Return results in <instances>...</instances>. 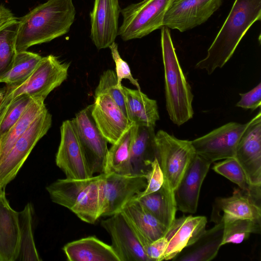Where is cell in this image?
<instances>
[{
    "label": "cell",
    "mask_w": 261,
    "mask_h": 261,
    "mask_svg": "<svg viewBox=\"0 0 261 261\" xmlns=\"http://www.w3.org/2000/svg\"><path fill=\"white\" fill-rule=\"evenodd\" d=\"M17 19L9 9L0 5V30Z\"/></svg>",
    "instance_id": "60d3db41"
},
{
    "label": "cell",
    "mask_w": 261,
    "mask_h": 261,
    "mask_svg": "<svg viewBox=\"0 0 261 261\" xmlns=\"http://www.w3.org/2000/svg\"><path fill=\"white\" fill-rule=\"evenodd\" d=\"M147 184L144 190L137 195L144 196L158 191L164 184V176L156 157L151 165L146 176Z\"/></svg>",
    "instance_id": "74e56055"
},
{
    "label": "cell",
    "mask_w": 261,
    "mask_h": 261,
    "mask_svg": "<svg viewBox=\"0 0 261 261\" xmlns=\"http://www.w3.org/2000/svg\"><path fill=\"white\" fill-rule=\"evenodd\" d=\"M19 245L18 212L11 207L4 191L0 196V261L16 260Z\"/></svg>",
    "instance_id": "44dd1931"
},
{
    "label": "cell",
    "mask_w": 261,
    "mask_h": 261,
    "mask_svg": "<svg viewBox=\"0 0 261 261\" xmlns=\"http://www.w3.org/2000/svg\"><path fill=\"white\" fill-rule=\"evenodd\" d=\"M44 99L33 98L19 120L0 137V162L12 146L29 128L35 119L46 109Z\"/></svg>",
    "instance_id": "83f0119b"
},
{
    "label": "cell",
    "mask_w": 261,
    "mask_h": 261,
    "mask_svg": "<svg viewBox=\"0 0 261 261\" xmlns=\"http://www.w3.org/2000/svg\"><path fill=\"white\" fill-rule=\"evenodd\" d=\"M70 63L62 62L52 55L42 57L33 73L21 84L7 86L1 89L0 123L11 103L23 96L45 99L67 79Z\"/></svg>",
    "instance_id": "5b68a950"
},
{
    "label": "cell",
    "mask_w": 261,
    "mask_h": 261,
    "mask_svg": "<svg viewBox=\"0 0 261 261\" xmlns=\"http://www.w3.org/2000/svg\"><path fill=\"white\" fill-rule=\"evenodd\" d=\"M51 122V115L45 109L17 139L0 162L1 188L5 189L15 177L35 146L50 128Z\"/></svg>",
    "instance_id": "9c48e42d"
},
{
    "label": "cell",
    "mask_w": 261,
    "mask_h": 261,
    "mask_svg": "<svg viewBox=\"0 0 261 261\" xmlns=\"http://www.w3.org/2000/svg\"><path fill=\"white\" fill-rule=\"evenodd\" d=\"M147 184L144 176L102 173L99 182L98 216H111L120 213Z\"/></svg>",
    "instance_id": "ba28073f"
},
{
    "label": "cell",
    "mask_w": 261,
    "mask_h": 261,
    "mask_svg": "<svg viewBox=\"0 0 261 261\" xmlns=\"http://www.w3.org/2000/svg\"><path fill=\"white\" fill-rule=\"evenodd\" d=\"M223 0H174L165 14L163 26L181 32L205 22Z\"/></svg>",
    "instance_id": "4fadbf2b"
},
{
    "label": "cell",
    "mask_w": 261,
    "mask_h": 261,
    "mask_svg": "<svg viewBox=\"0 0 261 261\" xmlns=\"http://www.w3.org/2000/svg\"><path fill=\"white\" fill-rule=\"evenodd\" d=\"M137 125H132L108 150L105 173L132 175L130 161V149Z\"/></svg>",
    "instance_id": "4316f807"
},
{
    "label": "cell",
    "mask_w": 261,
    "mask_h": 261,
    "mask_svg": "<svg viewBox=\"0 0 261 261\" xmlns=\"http://www.w3.org/2000/svg\"><path fill=\"white\" fill-rule=\"evenodd\" d=\"M3 92L1 90H0V101L2 99V97H3Z\"/></svg>",
    "instance_id": "7bdbcfd3"
},
{
    "label": "cell",
    "mask_w": 261,
    "mask_h": 261,
    "mask_svg": "<svg viewBox=\"0 0 261 261\" xmlns=\"http://www.w3.org/2000/svg\"><path fill=\"white\" fill-rule=\"evenodd\" d=\"M111 238V246L120 261H151L135 233L120 213L101 222Z\"/></svg>",
    "instance_id": "e0dca14e"
},
{
    "label": "cell",
    "mask_w": 261,
    "mask_h": 261,
    "mask_svg": "<svg viewBox=\"0 0 261 261\" xmlns=\"http://www.w3.org/2000/svg\"><path fill=\"white\" fill-rule=\"evenodd\" d=\"M155 126L138 125L130 154L132 175L146 176L156 158Z\"/></svg>",
    "instance_id": "603a6c76"
},
{
    "label": "cell",
    "mask_w": 261,
    "mask_h": 261,
    "mask_svg": "<svg viewBox=\"0 0 261 261\" xmlns=\"http://www.w3.org/2000/svg\"><path fill=\"white\" fill-rule=\"evenodd\" d=\"M234 158L251 185L261 187V112L249 121L236 148Z\"/></svg>",
    "instance_id": "5bb4252c"
},
{
    "label": "cell",
    "mask_w": 261,
    "mask_h": 261,
    "mask_svg": "<svg viewBox=\"0 0 261 261\" xmlns=\"http://www.w3.org/2000/svg\"><path fill=\"white\" fill-rule=\"evenodd\" d=\"M91 115L102 136L111 144L115 143L133 124L107 94L95 97Z\"/></svg>",
    "instance_id": "ac0fdd59"
},
{
    "label": "cell",
    "mask_w": 261,
    "mask_h": 261,
    "mask_svg": "<svg viewBox=\"0 0 261 261\" xmlns=\"http://www.w3.org/2000/svg\"><path fill=\"white\" fill-rule=\"evenodd\" d=\"M167 245L165 236L152 242L144 251L151 261L163 260V255Z\"/></svg>",
    "instance_id": "ab89813d"
},
{
    "label": "cell",
    "mask_w": 261,
    "mask_h": 261,
    "mask_svg": "<svg viewBox=\"0 0 261 261\" xmlns=\"http://www.w3.org/2000/svg\"><path fill=\"white\" fill-rule=\"evenodd\" d=\"M249 123L230 122L191 141L195 152L212 163L234 158L239 142Z\"/></svg>",
    "instance_id": "8fae6325"
},
{
    "label": "cell",
    "mask_w": 261,
    "mask_h": 261,
    "mask_svg": "<svg viewBox=\"0 0 261 261\" xmlns=\"http://www.w3.org/2000/svg\"><path fill=\"white\" fill-rule=\"evenodd\" d=\"M111 55L115 64V73L117 79L118 86L121 88V82L123 79L129 81L132 84L141 90L140 86L137 80L133 76L129 65L123 60L118 51V44L114 42L110 46Z\"/></svg>",
    "instance_id": "8d00e7d4"
},
{
    "label": "cell",
    "mask_w": 261,
    "mask_h": 261,
    "mask_svg": "<svg viewBox=\"0 0 261 261\" xmlns=\"http://www.w3.org/2000/svg\"><path fill=\"white\" fill-rule=\"evenodd\" d=\"M216 212L222 214L214 221H227L236 219H248L261 221L260 201L240 189H234L232 195L216 200Z\"/></svg>",
    "instance_id": "7402d4cb"
},
{
    "label": "cell",
    "mask_w": 261,
    "mask_h": 261,
    "mask_svg": "<svg viewBox=\"0 0 261 261\" xmlns=\"http://www.w3.org/2000/svg\"><path fill=\"white\" fill-rule=\"evenodd\" d=\"M60 133V143L56 156L57 166L67 178L81 179L92 177L93 174L88 165L72 120L63 122Z\"/></svg>",
    "instance_id": "7c38bea8"
},
{
    "label": "cell",
    "mask_w": 261,
    "mask_h": 261,
    "mask_svg": "<svg viewBox=\"0 0 261 261\" xmlns=\"http://www.w3.org/2000/svg\"><path fill=\"white\" fill-rule=\"evenodd\" d=\"M204 233L191 245L182 250L173 260L180 261H210L217 255L222 246L224 224L221 221Z\"/></svg>",
    "instance_id": "cb8c5ba5"
},
{
    "label": "cell",
    "mask_w": 261,
    "mask_h": 261,
    "mask_svg": "<svg viewBox=\"0 0 261 261\" xmlns=\"http://www.w3.org/2000/svg\"><path fill=\"white\" fill-rule=\"evenodd\" d=\"M19 20L0 30V82L12 68L17 53L15 41Z\"/></svg>",
    "instance_id": "1f68e13d"
},
{
    "label": "cell",
    "mask_w": 261,
    "mask_h": 261,
    "mask_svg": "<svg viewBox=\"0 0 261 261\" xmlns=\"http://www.w3.org/2000/svg\"><path fill=\"white\" fill-rule=\"evenodd\" d=\"M101 94H108L127 117L125 97L122 87L118 86L117 79L114 71L108 69L101 75L95 91V97Z\"/></svg>",
    "instance_id": "e575fe53"
},
{
    "label": "cell",
    "mask_w": 261,
    "mask_h": 261,
    "mask_svg": "<svg viewBox=\"0 0 261 261\" xmlns=\"http://www.w3.org/2000/svg\"><path fill=\"white\" fill-rule=\"evenodd\" d=\"M121 10L118 0H94L90 13V38L98 49L109 47L115 42Z\"/></svg>",
    "instance_id": "2e32d148"
},
{
    "label": "cell",
    "mask_w": 261,
    "mask_h": 261,
    "mask_svg": "<svg viewBox=\"0 0 261 261\" xmlns=\"http://www.w3.org/2000/svg\"><path fill=\"white\" fill-rule=\"evenodd\" d=\"M75 15L72 0H48L35 7L19 20L17 53L67 34Z\"/></svg>",
    "instance_id": "6da1fadb"
},
{
    "label": "cell",
    "mask_w": 261,
    "mask_h": 261,
    "mask_svg": "<svg viewBox=\"0 0 261 261\" xmlns=\"http://www.w3.org/2000/svg\"><path fill=\"white\" fill-rule=\"evenodd\" d=\"M211 164L196 153L174 192L177 211L190 214L196 212L201 187Z\"/></svg>",
    "instance_id": "9a60e30c"
},
{
    "label": "cell",
    "mask_w": 261,
    "mask_h": 261,
    "mask_svg": "<svg viewBox=\"0 0 261 261\" xmlns=\"http://www.w3.org/2000/svg\"><path fill=\"white\" fill-rule=\"evenodd\" d=\"M213 169L237 184L241 190L260 201L261 187H255L250 184L244 170L234 158L226 159L215 164Z\"/></svg>",
    "instance_id": "f546056e"
},
{
    "label": "cell",
    "mask_w": 261,
    "mask_h": 261,
    "mask_svg": "<svg viewBox=\"0 0 261 261\" xmlns=\"http://www.w3.org/2000/svg\"><path fill=\"white\" fill-rule=\"evenodd\" d=\"M92 105L80 111L71 120L92 174L105 173L108 142L97 127L91 115Z\"/></svg>",
    "instance_id": "30bf717a"
},
{
    "label": "cell",
    "mask_w": 261,
    "mask_h": 261,
    "mask_svg": "<svg viewBox=\"0 0 261 261\" xmlns=\"http://www.w3.org/2000/svg\"><path fill=\"white\" fill-rule=\"evenodd\" d=\"M223 222L224 232L222 245L228 243L240 244L246 240L251 233H260L261 231V221L236 219Z\"/></svg>",
    "instance_id": "d6a6232c"
},
{
    "label": "cell",
    "mask_w": 261,
    "mask_h": 261,
    "mask_svg": "<svg viewBox=\"0 0 261 261\" xmlns=\"http://www.w3.org/2000/svg\"><path fill=\"white\" fill-rule=\"evenodd\" d=\"M42 57L27 50L17 52L12 68L1 80L7 86L16 85L25 81L34 71Z\"/></svg>",
    "instance_id": "4dcf8cb0"
},
{
    "label": "cell",
    "mask_w": 261,
    "mask_h": 261,
    "mask_svg": "<svg viewBox=\"0 0 261 261\" xmlns=\"http://www.w3.org/2000/svg\"><path fill=\"white\" fill-rule=\"evenodd\" d=\"M261 19V0H235L223 25L196 69L212 74L222 68L233 55L250 27Z\"/></svg>",
    "instance_id": "7a4b0ae2"
},
{
    "label": "cell",
    "mask_w": 261,
    "mask_h": 261,
    "mask_svg": "<svg viewBox=\"0 0 261 261\" xmlns=\"http://www.w3.org/2000/svg\"><path fill=\"white\" fill-rule=\"evenodd\" d=\"M20 233L19 254L16 260L40 261L33 231V207L30 203L18 212Z\"/></svg>",
    "instance_id": "f1b7e54d"
},
{
    "label": "cell",
    "mask_w": 261,
    "mask_h": 261,
    "mask_svg": "<svg viewBox=\"0 0 261 261\" xmlns=\"http://www.w3.org/2000/svg\"><path fill=\"white\" fill-rule=\"evenodd\" d=\"M239 95H240L241 99L237 103V107L252 111L260 108V83L249 91L245 93H240Z\"/></svg>",
    "instance_id": "f35d334b"
},
{
    "label": "cell",
    "mask_w": 261,
    "mask_h": 261,
    "mask_svg": "<svg viewBox=\"0 0 261 261\" xmlns=\"http://www.w3.org/2000/svg\"><path fill=\"white\" fill-rule=\"evenodd\" d=\"M33 99L28 96H20L11 103L0 123V137L19 120Z\"/></svg>",
    "instance_id": "d590c367"
},
{
    "label": "cell",
    "mask_w": 261,
    "mask_h": 261,
    "mask_svg": "<svg viewBox=\"0 0 261 261\" xmlns=\"http://www.w3.org/2000/svg\"><path fill=\"white\" fill-rule=\"evenodd\" d=\"M135 233L144 250L164 237L168 228L146 210L135 197L120 212Z\"/></svg>",
    "instance_id": "ffe728a7"
},
{
    "label": "cell",
    "mask_w": 261,
    "mask_h": 261,
    "mask_svg": "<svg viewBox=\"0 0 261 261\" xmlns=\"http://www.w3.org/2000/svg\"><path fill=\"white\" fill-rule=\"evenodd\" d=\"M207 223L204 216H182L175 218L165 235L167 245L163 260L173 259L204 233Z\"/></svg>",
    "instance_id": "d6986e66"
},
{
    "label": "cell",
    "mask_w": 261,
    "mask_h": 261,
    "mask_svg": "<svg viewBox=\"0 0 261 261\" xmlns=\"http://www.w3.org/2000/svg\"><path fill=\"white\" fill-rule=\"evenodd\" d=\"M5 191V190L4 188H2L0 187V196L3 193V192Z\"/></svg>",
    "instance_id": "b9f144b4"
},
{
    "label": "cell",
    "mask_w": 261,
    "mask_h": 261,
    "mask_svg": "<svg viewBox=\"0 0 261 261\" xmlns=\"http://www.w3.org/2000/svg\"><path fill=\"white\" fill-rule=\"evenodd\" d=\"M129 120L138 125L155 126L160 119L156 100L149 98L141 90L122 86Z\"/></svg>",
    "instance_id": "484cf974"
},
{
    "label": "cell",
    "mask_w": 261,
    "mask_h": 261,
    "mask_svg": "<svg viewBox=\"0 0 261 261\" xmlns=\"http://www.w3.org/2000/svg\"><path fill=\"white\" fill-rule=\"evenodd\" d=\"M135 198L152 216L168 228L176 218L170 211L163 187L158 191Z\"/></svg>",
    "instance_id": "836d02e7"
},
{
    "label": "cell",
    "mask_w": 261,
    "mask_h": 261,
    "mask_svg": "<svg viewBox=\"0 0 261 261\" xmlns=\"http://www.w3.org/2000/svg\"><path fill=\"white\" fill-rule=\"evenodd\" d=\"M174 0H142L121 10L122 23L118 35L125 41L141 38L163 26V19Z\"/></svg>",
    "instance_id": "52a82bcc"
},
{
    "label": "cell",
    "mask_w": 261,
    "mask_h": 261,
    "mask_svg": "<svg viewBox=\"0 0 261 261\" xmlns=\"http://www.w3.org/2000/svg\"><path fill=\"white\" fill-rule=\"evenodd\" d=\"M63 250L69 261H120L111 245L93 236L69 242Z\"/></svg>",
    "instance_id": "d4e9b609"
},
{
    "label": "cell",
    "mask_w": 261,
    "mask_h": 261,
    "mask_svg": "<svg viewBox=\"0 0 261 261\" xmlns=\"http://www.w3.org/2000/svg\"><path fill=\"white\" fill-rule=\"evenodd\" d=\"M102 174L81 179H59L46 187L53 202L70 210L83 221L94 224L99 218V182Z\"/></svg>",
    "instance_id": "8992f818"
},
{
    "label": "cell",
    "mask_w": 261,
    "mask_h": 261,
    "mask_svg": "<svg viewBox=\"0 0 261 261\" xmlns=\"http://www.w3.org/2000/svg\"><path fill=\"white\" fill-rule=\"evenodd\" d=\"M155 142L156 157L164 176L162 187L171 214L175 218L174 192L196 152L191 141L177 139L163 130L155 134Z\"/></svg>",
    "instance_id": "277c9868"
},
{
    "label": "cell",
    "mask_w": 261,
    "mask_h": 261,
    "mask_svg": "<svg viewBox=\"0 0 261 261\" xmlns=\"http://www.w3.org/2000/svg\"><path fill=\"white\" fill-rule=\"evenodd\" d=\"M161 29L166 109L172 122L180 126L193 118V95L178 60L170 30L165 26Z\"/></svg>",
    "instance_id": "3957f363"
}]
</instances>
